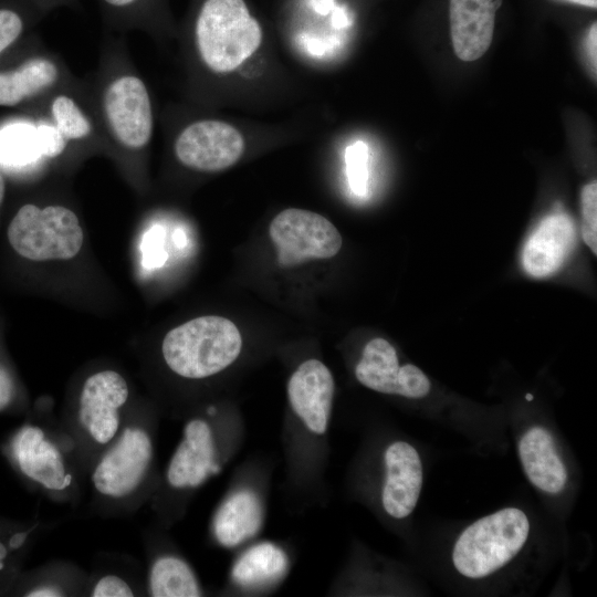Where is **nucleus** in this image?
Wrapping results in <instances>:
<instances>
[{
  "mask_svg": "<svg viewBox=\"0 0 597 597\" xmlns=\"http://www.w3.org/2000/svg\"><path fill=\"white\" fill-rule=\"evenodd\" d=\"M93 109L103 139L130 154L145 150L153 138L154 109L144 80L132 67L108 69L100 80Z\"/></svg>",
  "mask_w": 597,
  "mask_h": 597,
  "instance_id": "nucleus-1",
  "label": "nucleus"
},
{
  "mask_svg": "<svg viewBox=\"0 0 597 597\" xmlns=\"http://www.w3.org/2000/svg\"><path fill=\"white\" fill-rule=\"evenodd\" d=\"M200 61L213 73H229L262 42V30L243 0H202L193 24Z\"/></svg>",
  "mask_w": 597,
  "mask_h": 597,
  "instance_id": "nucleus-2",
  "label": "nucleus"
},
{
  "mask_svg": "<svg viewBox=\"0 0 597 597\" xmlns=\"http://www.w3.org/2000/svg\"><path fill=\"white\" fill-rule=\"evenodd\" d=\"M242 348V337L230 320L206 315L169 331L161 345L167 366L177 375L200 379L230 366Z\"/></svg>",
  "mask_w": 597,
  "mask_h": 597,
  "instance_id": "nucleus-3",
  "label": "nucleus"
},
{
  "mask_svg": "<svg viewBox=\"0 0 597 597\" xmlns=\"http://www.w3.org/2000/svg\"><path fill=\"white\" fill-rule=\"evenodd\" d=\"M530 534L526 514L516 507H505L470 524L458 537L452 563L462 576L486 577L515 557Z\"/></svg>",
  "mask_w": 597,
  "mask_h": 597,
  "instance_id": "nucleus-4",
  "label": "nucleus"
},
{
  "mask_svg": "<svg viewBox=\"0 0 597 597\" xmlns=\"http://www.w3.org/2000/svg\"><path fill=\"white\" fill-rule=\"evenodd\" d=\"M7 238L11 248L31 261L69 260L83 245L77 216L63 206L23 205L11 219Z\"/></svg>",
  "mask_w": 597,
  "mask_h": 597,
  "instance_id": "nucleus-5",
  "label": "nucleus"
},
{
  "mask_svg": "<svg viewBox=\"0 0 597 597\" xmlns=\"http://www.w3.org/2000/svg\"><path fill=\"white\" fill-rule=\"evenodd\" d=\"M269 233L277 262L283 268L333 258L343 244L341 233L328 219L297 208L277 213L270 223Z\"/></svg>",
  "mask_w": 597,
  "mask_h": 597,
  "instance_id": "nucleus-6",
  "label": "nucleus"
},
{
  "mask_svg": "<svg viewBox=\"0 0 597 597\" xmlns=\"http://www.w3.org/2000/svg\"><path fill=\"white\" fill-rule=\"evenodd\" d=\"M244 151V139L232 125L201 119L186 126L176 137L174 153L187 168L220 171L234 165Z\"/></svg>",
  "mask_w": 597,
  "mask_h": 597,
  "instance_id": "nucleus-7",
  "label": "nucleus"
},
{
  "mask_svg": "<svg viewBox=\"0 0 597 597\" xmlns=\"http://www.w3.org/2000/svg\"><path fill=\"white\" fill-rule=\"evenodd\" d=\"M153 457L149 436L140 428H127L95 467V489L111 498H122L143 481Z\"/></svg>",
  "mask_w": 597,
  "mask_h": 597,
  "instance_id": "nucleus-8",
  "label": "nucleus"
},
{
  "mask_svg": "<svg viewBox=\"0 0 597 597\" xmlns=\"http://www.w3.org/2000/svg\"><path fill=\"white\" fill-rule=\"evenodd\" d=\"M128 398L126 380L114 370L90 376L80 396L78 419L98 443L109 442L119 428V409Z\"/></svg>",
  "mask_w": 597,
  "mask_h": 597,
  "instance_id": "nucleus-9",
  "label": "nucleus"
},
{
  "mask_svg": "<svg viewBox=\"0 0 597 597\" xmlns=\"http://www.w3.org/2000/svg\"><path fill=\"white\" fill-rule=\"evenodd\" d=\"M334 389L331 370L318 359L303 362L291 375L287 383L289 401L311 432H326Z\"/></svg>",
  "mask_w": 597,
  "mask_h": 597,
  "instance_id": "nucleus-10",
  "label": "nucleus"
},
{
  "mask_svg": "<svg viewBox=\"0 0 597 597\" xmlns=\"http://www.w3.org/2000/svg\"><path fill=\"white\" fill-rule=\"evenodd\" d=\"M385 482L383 507L388 515L401 520L416 507L423 481V469L418 451L408 442L395 441L384 454Z\"/></svg>",
  "mask_w": 597,
  "mask_h": 597,
  "instance_id": "nucleus-11",
  "label": "nucleus"
},
{
  "mask_svg": "<svg viewBox=\"0 0 597 597\" xmlns=\"http://www.w3.org/2000/svg\"><path fill=\"white\" fill-rule=\"evenodd\" d=\"M576 229L565 213L545 217L526 241L522 263L527 274L545 277L554 274L572 252Z\"/></svg>",
  "mask_w": 597,
  "mask_h": 597,
  "instance_id": "nucleus-12",
  "label": "nucleus"
},
{
  "mask_svg": "<svg viewBox=\"0 0 597 597\" xmlns=\"http://www.w3.org/2000/svg\"><path fill=\"white\" fill-rule=\"evenodd\" d=\"M219 471L209 425L201 419L189 421L167 470L169 484L176 489L195 488Z\"/></svg>",
  "mask_w": 597,
  "mask_h": 597,
  "instance_id": "nucleus-13",
  "label": "nucleus"
},
{
  "mask_svg": "<svg viewBox=\"0 0 597 597\" xmlns=\"http://www.w3.org/2000/svg\"><path fill=\"white\" fill-rule=\"evenodd\" d=\"M12 455L22 473L42 486L61 491L71 483L60 451L34 426L23 427L11 443Z\"/></svg>",
  "mask_w": 597,
  "mask_h": 597,
  "instance_id": "nucleus-14",
  "label": "nucleus"
},
{
  "mask_svg": "<svg viewBox=\"0 0 597 597\" xmlns=\"http://www.w3.org/2000/svg\"><path fill=\"white\" fill-rule=\"evenodd\" d=\"M495 11L493 0H450V33L455 55L474 61L490 48Z\"/></svg>",
  "mask_w": 597,
  "mask_h": 597,
  "instance_id": "nucleus-15",
  "label": "nucleus"
},
{
  "mask_svg": "<svg viewBox=\"0 0 597 597\" xmlns=\"http://www.w3.org/2000/svg\"><path fill=\"white\" fill-rule=\"evenodd\" d=\"M64 70L56 57L35 55L0 72V106L12 107L61 87Z\"/></svg>",
  "mask_w": 597,
  "mask_h": 597,
  "instance_id": "nucleus-16",
  "label": "nucleus"
},
{
  "mask_svg": "<svg viewBox=\"0 0 597 597\" xmlns=\"http://www.w3.org/2000/svg\"><path fill=\"white\" fill-rule=\"evenodd\" d=\"M517 449L523 470L534 486L548 494H558L565 489L567 470L548 430L531 427Z\"/></svg>",
  "mask_w": 597,
  "mask_h": 597,
  "instance_id": "nucleus-17",
  "label": "nucleus"
},
{
  "mask_svg": "<svg viewBox=\"0 0 597 597\" xmlns=\"http://www.w3.org/2000/svg\"><path fill=\"white\" fill-rule=\"evenodd\" d=\"M262 522L263 510L258 495L251 490H239L219 507L213 532L221 545L234 547L253 537Z\"/></svg>",
  "mask_w": 597,
  "mask_h": 597,
  "instance_id": "nucleus-18",
  "label": "nucleus"
},
{
  "mask_svg": "<svg viewBox=\"0 0 597 597\" xmlns=\"http://www.w3.org/2000/svg\"><path fill=\"white\" fill-rule=\"evenodd\" d=\"M48 119L69 144L103 139L94 109H90L75 93L57 88L50 94Z\"/></svg>",
  "mask_w": 597,
  "mask_h": 597,
  "instance_id": "nucleus-19",
  "label": "nucleus"
},
{
  "mask_svg": "<svg viewBox=\"0 0 597 597\" xmlns=\"http://www.w3.org/2000/svg\"><path fill=\"white\" fill-rule=\"evenodd\" d=\"M355 376L371 390L399 395L400 366L395 347L380 337L369 341L355 367Z\"/></svg>",
  "mask_w": 597,
  "mask_h": 597,
  "instance_id": "nucleus-20",
  "label": "nucleus"
},
{
  "mask_svg": "<svg viewBox=\"0 0 597 597\" xmlns=\"http://www.w3.org/2000/svg\"><path fill=\"white\" fill-rule=\"evenodd\" d=\"M285 552L269 542L245 551L232 568V578L243 587H256L279 580L287 570Z\"/></svg>",
  "mask_w": 597,
  "mask_h": 597,
  "instance_id": "nucleus-21",
  "label": "nucleus"
},
{
  "mask_svg": "<svg viewBox=\"0 0 597 597\" xmlns=\"http://www.w3.org/2000/svg\"><path fill=\"white\" fill-rule=\"evenodd\" d=\"M43 159L39 123H15L0 129V165L21 168Z\"/></svg>",
  "mask_w": 597,
  "mask_h": 597,
  "instance_id": "nucleus-22",
  "label": "nucleus"
},
{
  "mask_svg": "<svg viewBox=\"0 0 597 597\" xmlns=\"http://www.w3.org/2000/svg\"><path fill=\"white\" fill-rule=\"evenodd\" d=\"M150 593L155 597H197L200 588L190 567L180 558H158L150 570Z\"/></svg>",
  "mask_w": 597,
  "mask_h": 597,
  "instance_id": "nucleus-23",
  "label": "nucleus"
},
{
  "mask_svg": "<svg viewBox=\"0 0 597 597\" xmlns=\"http://www.w3.org/2000/svg\"><path fill=\"white\" fill-rule=\"evenodd\" d=\"M105 21L118 29L150 23L156 0H97Z\"/></svg>",
  "mask_w": 597,
  "mask_h": 597,
  "instance_id": "nucleus-24",
  "label": "nucleus"
},
{
  "mask_svg": "<svg viewBox=\"0 0 597 597\" xmlns=\"http://www.w3.org/2000/svg\"><path fill=\"white\" fill-rule=\"evenodd\" d=\"M42 12L31 0L0 6V54L10 48L25 31L28 24Z\"/></svg>",
  "mask_w": 597,
  "mask_h": 597,
  "instance_id": "nucleus-25",
  "label": "nucleus"
},
{
  "mask_svg": "<svg viewBox=\"0 0 597 597\" xmlns=\"http://www.w3.org/2000/svg\"><path fill=\"white\" fill-rule=\"evenodd\" d=\"M582 234L594 254L597 253V182L587 184L582 190Z\"/></svg>",
  "mask_w": 597,
  "mask_h": 597,
  "instance_id": "nucleus-26",
  "label": "nucleus"
},
{
  "mask_svg": "<svg viewBox=\"0 0 597 597\" xmlns=\"http://www.w3.org/2000/svg\"><path fill=\"white\" fill-rule=\"evenodd\" d=\"M348 178L353 190L363 195L366 191L367 169H366V147L363 143H357L348 149Z\"/></svg>",
  "mask_w": 597,
  "mask_h": 597,
  "instance_id": "nucleus-27",
  "label": "nucleus"
},
{
  "mask_svg": "<svg viewBox=\"0 0 597 597\" xmlns=\"http://www.w3.org/2000/svg\"><path fill=\"white\" fill-rule=\"evenodd\" d=\"M133 595L129 585L115 575L102 577L92 591L94 597H130Z\"/></svg>",
  "mask_w": 597,
  "mask_h": 597,
  "instance_id": "nucleus-28",
  "label": "nucleus"
},
{
  "mask_svg": "<svg viewBox=\"0 0 597 597\" xmlns=\"http://www.w3.org/2000/svg\"><path fill=\"white\" fill-rule=\"evenodd\" d=\"M14 385L10 373L0 365V411L9 406L13 398Z\"/></svg>",
  "mask_w": 597,
  "mask_h": 597,
  "instance_id": "nucleus-29",
  "label": "nucleus"
},
{
  "mask_svg": "<svg viewBox=\"0 0 597 597\" xmlns=\"http://www.w3.org/2000/svg\"><path fill=\"white\" fill-rule=\"evenodd\" d=\"M597 24L596 22L590 27V30L587 35V51L590 60V64L594 69V73L596 74V65H597Z\"/></svg>",
  "mask_w": 597,
  "mask_h": 597,
  "instance_id": "nucleus-30",
  "label": "nucleus"
},
{
  "mask_svg": "<svg viewBox=\"0 0 597 597\" xmlns=\"http://www.w3.org/2000/svg\"><path fill=\"white\" fill-rule=\"evenodd\" d=\"M34 6L42 12H49L50 10L63 7V6H74L77 3V0H31Z\"/></svg>",
  "mask_w": 597,
  "mask_h": 597,
  "instance_id": "nucleus-31",
  "label": "nucleus"
},
{
  "mask_svg": "<svg viewBox=\"0 0 597 597\" xmlns=\"http://www.w3.org/2000/svg\"><path fill=\"white\" fill-rule=\"evenodd\" d=\"M62 591L54 586H42L35 589H32L27 594L30 597H56L62 596Z\"/></svg>",
  "mask_w": 597,
  "mask_h": 597,
  "instance_id": "nucleus-32",
  "label": "nucleus"
},
{
  "mask_svg": "<svg viewBox=\"0 0 597 597\" xmlns=\"http://www.w3.org/2000/svg\"><path fill=\"white\" fill-rule=\"evenodd\" d=\"M24 538H25V534H22V533H18L13 535L10 540V546L14 548L21 546L22 543L24 542Z\"/></svg>",
  "mask_w": 597,
  "mask_h": 597,
  "instance_id": "nucleus-33",
  "label": "nucleus"
},
{
  "mask_svg": "<svg viewBox=\"0 0 597 597\" xmlns=\"http://www.w3.org/2000/svg\"><path fill=\"white\" fill-rule=\"evenodd\" d=\"M565 1L584 6V7H588V8H594V9H596L597 7V0H565Z\"/></svg>",
  "mask_w": 597,
  "mask_h": 597,
  "instance_id": "nucleus-34",
  "label": "nucleus"
},
{
  "mask_svg": "<svg viewBox=\"0 0 597 597\" xmlns=\"http://www.w3.org/2000/svg\"><path fill=\"white\" fill-rule=\"evenodd\" d=\"M4 195H6V181H4L3 176L0 172V206L2 205Z\"/></svg>",
  "mask_w": 597,
  "mask_h": 597,
  "instance_id": "nucleus-35",
  "label": "nucleus"
},
{
  "mask_svg": "<svg viewBox=\"0 0 597 597\" xmlns=\"http://www.w3.org/2000/svg\"><path fill=\"white\" fill-rule=\"evenodd\" d=\"M7 556V548L4 547V545L0 542V569L2 568L3 566V559L6 558Z\"/></svg>",
  "mask_w": 597,
  "mask_h": 597,
  "instance_id": "nucleus-36",
  "label": "nucleus"
},
{
  "mask_svg": "<svg viewBox=\"0 0 597 597\" xmlns=\"http://www.w3.org/2000/svg\"><path fill=\"white\" fill-rule=\"evenodd\" d=\"M527 400H532V396L531 395H527Z\"/></svg>",
  "mask_w": 597,
  "mask_h": 597,
  "instance_id": "nucleus-37",
  "label": "nucleus"
}]
</instances>
